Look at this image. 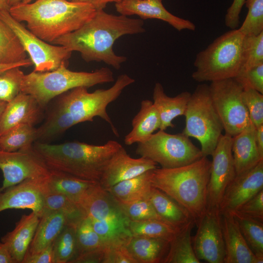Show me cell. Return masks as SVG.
I'll return each instance as SVG.
<instances>
[{
  "label": "cell",
  "instance_id": "6da1fadb",
  "mask_svg": "<svg viewBox=\"0 0 263 263\" xmlns=\"http://www.w3.org/2000/svg\"><path fill=\"white\" fill-rule=\"evenodd\" d=\"M135 80L123 74L119 75L114 84L107 89H97L90 93L87 88L79 87L63 94L55 104L44 122L37 128L40 141L49 140L65 132L78 123L93 121L99 117L108 123L113 133L118 132L107 113L108 105L115 101L127 86Z\"/></svg>",
  "mask_w": 263,
  "mask_h": 263
},
{
  "label": "cell",
  "instance_id": "7a4b0ae2",
  "mask_svg": "<svg viewBox=\"0 0 263 263\" xmlns=\"http://www.w3.org/2000/svg\"><path fill=\"white\" fill-rule=\"evenodd\" d=\"M145 32L141 19L96 10L95 15L77 30L63 35L51 43L63 46L71 52L80 53L87 62H103L118 70L127 57L116 55L113 50L115 41L127 35Z\"/></svg>",
  "mask_w": 263,
  "mask_h": 263
},
{
  "label": "cell",
  "instance_id": "3957f363",
  "mask_svg": "<svg viewBox=\"0 0 263 263\" xmlns=\"http://www.w3.org/2000/svg\"><path fill=\"white\" fill-rule=\"evenodd\" d=\"M8 11L19 22H26L27 28L34 34L51 43L80 28L96 10L90 4L69 0H35L19 2Z\"/></svg>",
  "mask_w": 263,
  "mask_h": 263
},
{
  "label": "cell",
  "instance_id": "277c9868",
  "mask_svg": "<svg viewBox=\"0 0 263 263\" xmlns=\"http://www.w3.org/2000/svg\"><path fill=\"white\" fill-rule=\"evenodd\" d=\"M122 146L114 140L102 145L78 141L59 144L38 142L33 148L49 170L99 182L110 160Z\"/></svg>",
  "mask_w": 263,
  "mask_h": 263
},
{
  "label": "cell",
  "instance_id": "5b68a950",
  "mask_svg": "<svg viewBox=\"0 0 263 263\" xmlns=\"http://www.w3.org/2000/svg\"><path fill=\"white\" fill-rule=\"evenodd\" d=\"M211 161L207 156L186 165L157 168L151 172V186L184 207L197 226L207 212V191Z\"/></svg>",
  "mask_w": 263,
  "mask_h": 263
},
{
  "label": "cell",
  "instance_id": "8992f818",
  "mask_svg": "<svg viewBox=\"0 0 263 263\" xmlns=\"http://www.w3.org/2000/svg\"><path fill=\"white\" fill-rule=\"evenodd\" d=\"M68 64L63 63L50 71L24 74L21 92L32 96L43 108L53 98L74 88H88L114 80L113 72L107 67L92 72H76L68 69Z\"/></svg>",
  "mask_w": 263,
  "mask_h": 263
},
{
  "label": "cell",
  "instance_id": "52a82bcc",
  "mask_svg": "<svg viewBox=\"0 0 263 263\" xmlns=\"http://www.w3.org/2000/svg\"><path fill=\"white\" fill-rule=\"evenodd\" d=\"M244 38L239 29L217 37L196 55L192 79L202 83L236 77L241 67Z\"/></svg>",
  "mask_w": 263,
  "mask_h": 263
},
{
  "label": "cell",
  "instance_id": "ba28073f",
  "mask_svg": "<svg viewBox=\"0 0 263 263\" xmlns=\"http://www.w3.org/2000/svg\"><path fill=\"white\" fill-rule=\"evenodd\" d=\"M78 205L107 246L125 244L132 236L129 229L130 220L117 201L99 184Z\"/></svg>",
  "mask_w": 263,
  "mask_h": 263
},
{
  "label": "cell",
  "instance_id": "9c48e42d",
  "mask_svg": "<svg viewBox=\"0 0 263 263\" xmlns=\"http://www.w3.org/2000/svg\"><path fill=\"white\" fill-rule=\"evenodd\" d=\"M184 116L182 133L199 142L204 156H211L224 128L212 102L209 85L200 84L191 93Z\"/></svg>",
  "mask_w": 263,
  "mask_h": 263
},
{
  "label": "cell",
  "instance_id": "30bf717a",
  "mask_svg": "<svg viewBox=\"0 0 263 263\" xmlns=\"http://www.w3.org/2000/svg\"><path fill=\"white\" fill-rule=\"evenodd\" d=\"M135 152L140 157L159 164L164 169L185 166L204 156L201 149L182 132L170 134L162 130L138 143Z\"/></svg>",
  "mask_w": 263,
  "mask_h": 263
},
{
  "label": "cell",
  "instance_id": "8fae6325",
  "mask_svg": "<svg viewBox=\"0 0 263 263\" xmlns=\"http://www.w3.org/2000/svg\"><path fill=\"white\" fill-rule=\"evenodd\" d=\"M209 89L225 134L235 136L251 123L243 98V87L231 78L211 82Z\"/></svg>",
  "mask_w": 263,
  "mask_h": 263
},
{
  "label": "cell",
  "instance_id": "7c38bea8",
  "mask_svg": "<svg viewBox=\"0 0 263 263\" xmlns=\"http://www.w3.org/2000/svg\"><path fill=\"white\" fill-rule=\"evenodd\" d=\"M0 19L19 39L34 65V71H50L56 69L63 63H68L72 52L65 47L51 44L41 39L13 18L8 10L0 11Z\"/></svg>",
  "mask_w": 263,
  "mask_h": 263
},
{
  "label": "cell",
  "instance_id": "4fadbf2b",
  "mask_svg": "<svg viewBox=\"0 0 263 263\" xmlns=\"http://www.w3.org/2000/svg\"><path fill=\"white\" fill-rule=\"evenodd\" d=\"M232 143V137L222 135L211 155L207 191V210H219L224 193L236 175Z\"/></svg>",
  "mask_w": 263,
  "mask_h": 263
},
{
  "label": "cell",
  "instance_id": "5bb4252c",
  "mask_svg": "<svg viewBox=\"0 0 263 263\" xmlns=\"http://www.w3.org/2000/svg\"><path fill=\"white\" fill-rule=\"evenodd\" d=\"M0 169L3 175L2 191L25 180L46 176L50 172L33 146L15 151L0 149Z\"/></svg>",
  "mask_w": 263,
  "mask_h": 263
},
{
  "label": "cell",
  "instance_id": "9a60e30c",
  "mask_svg": "<svg viewBox=\"0 0 263 263\" xmlns=\"http://www.w3.org/2000/svg\"><path fill=\"white\" fill-rule=\"evenodd\" d=\"M197 227L192 243L197 258L209 263H224L225 247L219 210H207Z\"/></svg>",
  "mask_w": 263,
  "mask_h": 263
},
{
  "label": "cell",
  "instance_id": "2e32d148",
  "mask_svg": "<svg viewBox=\"0 0 263 263\" xmlns=\"http://www.w3.org/2000/svg\"><path fill=\"white\" fill-rule=\"evenodd\" d=\"M46 177L25 180L2 192L0 212L8 209H29L40 218L43 213L44 197L47 193Z\"/></svg>",
  "mask_w": 263,
  "mask_h": 263
},
{
  "label": "cell",
  "instance_id": "e0dca14e",
  "mask_svg": "<svg viewBox=\"0 0 263 263\" xmlns=\"http://www.w3.org/2000/svg\"><path fill=\"white\" fill-rule=\"evenodd\" d=\"M263 189V159L251 169L236 175L227 187L221 204V213L237 210Z\"/></svg>",
  "mask_w": 263,
  "mask_h": 263
},
{
  "label": "cell",
  "instance_id": "ac0fdd59",
  "mask_svg": "<svg viewBox=\"0 0 263 263\" xmlns=\"http://www.w3.org/2000/svg\"><path fill=\"white\" fill-rule=\"evenodd\" d=\"M155 162L140 157L133 158L122 146L110 160L99 182L100 186L107 190L114 185L156 169Z\"/></svg>",
  "mask_w": 263,
  "mask_h": 263
},
{
  "label": "cell",
  "instance_id": "d6986e66",
  "mask_svg": "<svg viewBox=\"0 0 263 263\" xmlns=\"http://www.w3.org/2000/svg\"><path fill=\"white\" fill-rule=\"evenodd\" d=\"M119 14L130 16L137 15L142 19H158L167 22L174 28L195 31V25L191 21L176 16L164 7L162 0H121L115 3Z\"/></svg>",
  "mask_w": 263,
  "mask_h": 263
},
{
  "label": "cell",
  "instance_id": "ffe728a7",
  "mask_svg": "<svg viewBox=\"0 0 263 263\" xmlns=\"http://www.w3.org/2000/svg\"><path fill=\"white\" fill-rule=\"evenodd\" d=\"M42 109L32 96L20 92L6 104L0 119V135L19 124L34 126L41 119Z\"/></svg>",
  "mask_w": 263,
  "mask_h": 263
},
{
  "label": "cell",
  "instance_id": "44dd1931",
  "mask_svg": "<svg viewBox=\"0 0 263 263\" xmlns=\"http://www.w3.org/2000/svg\"><path fill=\"white\" fill-rule=\"evenodd\" d=\"M221 214L225 247L224 263H258L232 214L230 212Z\"/></svg>",
  "mask_w": 263,
  "mask_h": 263
},
{
  "label": "cell",
  "instance_id": "7402d4cb",
  "mask_svg": "<svg viewBox=\"0 0 263 263\" xmlns=\"http://www.w3.org/2000/svg\"><path fill=\"white\" fill-rule=\"evenodd\" d=\"M39 220L40 217L34 211L23 215L14 229L1 237V241L7 246L15 263H22Z\"/></svg>",
  "mask_w": 263,
  "mask_h": 263
},
{
  "label": "cell",
  "instance_id": "603a6c76",
  "mask_svg": "<svg viewBox=\"0 0 263 263\" xmlns=\"http://www.w3.org/2000/svg\"><path fill=\"white\" fill-rule=\"evenodd\" d=\"M255 127L251 123L232 137V152L236 174H240L255 166L262 158L255 140Z\"/></svg>",
  "mask_w": 263,
  "mask_h": 263
},
{
  "label": "cell",
  "instance_id": "cb8c5ba5",
  "mask_svg": "<svg viewBox=\"0 0 263 263\" xmlns=\"http://www.w3.org/2000/svg\"><path fill=\"white\" fill-rule=\"evenodd\" d=\"M191 93L185 91L174 97L167 95L162 84H155L153 90V104L160 116L159 130L173 128L172 121L176 117L184 115Z\"/></svg>",
  "mask_w": 263,
  "mask_h": 263
},
{
  "label": "cell",
  "instance_id": "d4e9b609",
  "mask_svg": "<svg viewBox=\"0 0 263 263\" xmlns=\"http://www.w3.org/2000/svg\"><path fill=\"white\" fill-rule=\"evenodd\" d=\"M99 184L98 182L82 179L55 170H50L46 178L47 193L64 195L78 204L93 188Z\"/></svg>",
  "mask_w": 263,
  "mask_h": 263
},
{
  "label": "cell",
  "instance_id": "484cf974",
  "mask_svg": "<svg viewBox=\"0 0 263 263\" xmlns=\"http://www.w3.org/2000/svg\"><path fill=\"white\" fill-rule=\"evenodd\" d=\"M68 224L66 216L57 211L45 212L40 218L26 254L40 252L52 244Z\"/></svg>",
  "mask_w": 263,
  "mask_h": 263
},
{
  "label": "cell",
  "instance_id": "4316f807",
  "mask_svg": "<svg viewBox=\"0 0 263 263\" xmlns=\"http://www.w3.org/2000/svg\"><path fill=\"white\" fill-rule=\"evenodd\" d=\"M169 244L164 239L132 236L125 246L137 263H163Z\"/></svg>",
  "mask_w": 263,
  "mask_h": 263
},
{
  "label": "cell",
  "instance_id": "83f0119b",
  "mask_svg": "<svg viewBox=\"0 0 263 263\" xmlns=\"http://www.w3.org/2000/svg\"><path fill=\"white\" fill-rule=\"evenodd\" d=\"M160 124V116L153 102L149 99L143 100L139 111L132 120V129L125 136V144L131 145L144 142L159 129Z\"/></svg>",
  "mask_w": 263,
  "mask_h": 263
},
{
  "label": "cell",
  "instance_id": "f1b7e54d",
  "mask_svg": "<svg viewBox=\"0 0 263 263\" xmlns=\"http://www.w3.org/2000/svg\"><path fill=\"white\" fill-rule=\"evenodd\" d=\"M147 198L156 212L167 223L182 228L194 222L184 207L161 190L152 187Z\"/></svg>",
  "mask_w": 263,
  "mask_h": 263
},
{
  "label": "cell",
  "instance_id": "f546056e",
  "mask_svg": "<svg viewBox=\"0 0 263 263\" xmlns=\"http://www.w3.org/2000/svg\"><path fill=\"white\" fill-rule=\"evenodd\" d=\"M152 170L120 182L106 190L118 203H128L147 198L152 187L150 182Z\"/></svg>",
  "mask_w": 263,
  "mask_h": 263
},
{
  "label": "cell",
  "instance_id": "4dcf8cb0",
  "mask_svg": "<svg viewBox=\"0 0 263 263\" xmlns=\"http://www.w3.org/2000/svg\"><path fill=\"white\" fill-rule=\"evenodd\" d=\"M194 222L183 227L170 242L168 252L163 263H200L192 243L191 232Z\"/></svg>",
  "mask_w": 263,
  "mask_h": 263
},
{
  "label": "cell",
  "instance_id": "1f68e13d",
  "mask_svg": "<svg viewBox=\"0 0 263 263\" xmlns=\"http://www.w3.org/2000/svg\"><path fill=\"white\" fill-rule=\"evenodd\" d=\"M236 220L248 245L257 259L263 263V222L247 217L237 210L230 211Z\"/></svg>",
  "mask_w": 263,
  "mask_h": 263
},
{
  "label": "cell",
  "instance_id": "d6a6232c",
  "mask_svg": "<svg viewBox=\"0 0 263 263\" xmlns=\"http://www.w3.org/2000/svg\"><path fill=\"white\" fill-rule=\"evenodd\" d=\"M37 140V131L33 125L20 124L0 135V149L15 151L33 146Z\"/></svg>",
  "mask_w": 263,
  "mask_h": 263
},
{
  "label": "cell",
  "instance_id": "836d02e7",
  "mask_svg": "<svg viewBox=\"0 0 263 263\" xmlns=\"http://www.w3.org/2000/svg\"><path fill=\"white\" fill-rule=\"evenodd\" d=\"M182 228L156 219L130 221L129 222V229L132 236L159 238L169 242L173 239Z\"/></svg>",
  "mask_w": 263,
  "mask_h": 263
},
{
  "label": "cell",
  "instance_id": "e575fe53",
  "mask_svg": "<svg viewBox=\"0 0 263 263\" xmlns=\"http://www.w3.org/2000/svg\"><path fill=\"white\" fill-rule=\"evenodd\" d=\"M26 58L27 53L19 39L0 19V63H17Z\"/></svg>",
  "mask_w": 263,
  "mask_h": 263
},
{
  "label": "cell",
  "instance_id": "d590c367",
  "mask_svg": "<svg viewBox=\"0 0 263 263\" xmlns=\"http://www.w3.org/2000/svg\"><path fill=\"white\" fill-rule=\"evenodd\" d=\"M52 211L62 212L67 218L68 224L75 226L85 217L78 204L58 193H47L44 197L43 213Z\"/></svg>",
  "mask_w": 263,
  "mask_h": 263
},
{
  "label": "cell",
  "instance_id": "8d00e7d4",
  "mask_svg": "<svg viewBox=\"0 0 263 263\" xmlns=\"http://www.w3.org/2000/svg\"><path fill=\"white\" fill-rule=\"evenodd\" d=\"M75 228L68 224L53 242L55 263H72L77 256Z\"/></svg>",
  "mask_w": 263,
  "mask_h": 263
},
{
  "label": "cell",
  "instance_id": "74e56055",
  "mask_svg": "<svg viewBox=\"0 0 263 263\" xmlns=\"http://www.w3.org/2000/svg\"><path fill=\"white\" fill-rule=\"evenodd\" d=\"M78 255L105 248L107 246L85 216L76 226Z\"/></svg>",
  "mask_w": 263,
  "mask_h": 263
},
{
  "label": "cell",
  "instance_id": "f35d334b",
  "mask_svg": "<svg viewBox=\"0 0 263 263\" xmlns=\"http://www.w3.org/2000/svg\"><path fill=\"white\" fill-rule=\"evenodd\" d=\"M262 63H263V32L255 36H245L239 73Z\"/></svg>",
  "mask_w": 263,
  "mask_h": 263
},
{
  "label": "cell",
  "instance_id": "ab89813d",
  "mask_svg": "<svg viewBox=\"0 0 263 263\" xmlns=\"http://www.w3.org/2000/svg\"><path fill=\"white\" fill-rule=\"evenodd\" d=\"M247 14L238 28L245 36H255L263 32V0H246Z\"/></svg>",
  "mask_w": 263,
  "mask_h": 263
},
{
  "label": "cell",
  "instance_id": "60d3db41",
  "mask_svg": "<svg viewBox=\"0 0 263 263\" xmlns=\"http://www.w3.org/2000/svg\"><path fill=\"white\" fill-rule=\"evenodd\" d=\"M20 68L8 69L0 75V101L7 103L21 92L24 74Z\"/></svg>",
  "mask_w": 263,
  "mask_h": 263
},
{
  "label": "cell",
  "instance_id": "b9f144b4",
  "mask_svg": "<svg viewBox=\"0 0 263 263\" xmlns=\"http://www.w3.org/2000/svg\"><path fill=\"white\" fill-rule=\"evenodd\" d=\"M118 204L130 221L156 219L166 222L156 212L147 197L128 203Z\"/></svg>",
  "mask_w": 263,
  "mask_h": 263
},
{
  "label": "cell",
  "instance_id": "7bdbcfd3",
  "mask_svg": "<svg viewBox=\"0 0 263 263\" xmlns=\"http://www.w3.org/2000/svg\"><path fill=\"white\" fill-rule=\"evenodd\" d=\"M243 98L251 123L255 127L263 125V94L252 89H244Z\"/></svg>",
  "mask_w": 263,
  "mask_h": 263
},
{
  "label": "cell",
  "instance_id": "ee69618b",
  "mask_svg": "<svg viewBox=\"0 0 263 263\" xmlns=\"http://www.w3.org/2000/svg\"><path fill=\"white\" fill-rule=\"evenodd\" d=\"M236 80L243 89H252L263 94V63L240 73Z\"/></svg>",
  "mask_w": 263,
  "mask_h": 263
},
{
  "label": "cell",
  "instance_id": "f6af8a7d",
  "mask_svg": "<svg viewBox=\"0 0 263 263\" xmlns=\"http://www.w3.org/2000/svg\"><path fill=\"white\" fill-rule=\"evenodd\" d=\"M236 210L247 217L263 222V189Z\"/></svg>",
  "mask_w": 263,
  "mask_h": 263
},
{
  "label": "cell",
  "instance_id": "bcb514c9",
  "mask_svg": "<svg viewBox=\"0 0 263 263\" xmlns=\"http://www.w3.org/2000/svg\"><path fill=\"white\" fill-rule=\"evenodd\" d=\"M103 263H137L131 256L125 244L106 246Z\"/></svg>",
  "mask_w": 263,
  "mask_h": 263
},
{
  "label": "cell",
  "instance_id": "7dc6e473",
  "mask_svg": "<svg viewBox=\"0 0 263 263\" xmlns=\"http://www.w3.org/2000/svg\"><path fill=\"white\" fill-rule=\"evenodd\" d=\"M246 0H233L227 10L225 23L230 29H237L240 24V14Z\"/></svg>",
  "mask_w": 263,
  "mask_h": 263
},
{
  "label": "cell",
  "instance_id": "c3c4849f",
  "mask_svg": "<svg viewBox=\"0 0 263 263\" xmlns=\"http://www.w3.org/2000/svg\"><path fill=\"white\" fill-rule=\"evenodd\" d=\"M22 263H55L53 244L40 252L25 254Z\"/></svg>",
  "mask_w": 263,
  "mask_h": 263
},
{
  "label": "cell",
  "instance_id": "681fc988",
  "mask_svg": "<svg viewBox=\"0 0 263 263\" xmlns=\"http://www.w3.org/2000/svg\"><path fill=\"white\" fill-rule=\"evenodd\" d=\"M105 248L79 255L72 263H103Z\"/></svg>",
  "mask_w": 263,
  "mask_h": 263
},
{
  "label": "cell",
  "instance_id": "f907efd6",
  "mask_svg": "<svg viewBox=\"0 0 263 263\" xmlns=\"http://www.w3.org/2000/svg\"><path fill=\"white\" fill-rule=\"evenodd\" d=\"M75 2H83L92 5L96 10H104L107 5L110 3H115L120 2L121 0H69Z\"/></svg>",
  "mask_w": 263,
  "mask_h": 263
},
{
  "label": "cell",
  "instance_id": "816d5d0a",
  "mask_svg": "<svg viewBox=\"0 0 263 263\" xmlns=\"http://www.w3.org/2000/svg\"><path fill=\"white\" fill-rule=\"evenodd\" d=\"M0 263H15L6 245L0 241Z\"/></svg>",
  "mask_w": 263,
  "mask_h": 263
},
{
  "label": "cell",
  "instance_id": "f5cc1de1",
  "mask_svg": "<svg viewBox=\"0 0 263 263\" xmlns=\"http://www.w3.org/2000/svg\"><path fill=\"white\" fill-rule=\"evenodd\" d=\"M255 140L259 154L263 158V125L255 127Z\"/></svg>",
  "mask_w": 263,
  "mask_h": 263
},
{
  "label": "cell",
  "instance_id": "db71d44e",
  "mask_svg": "<svg viewBox=\"0 0 263 263\" xmlns=\"http://www.w3.org/2000/svg\"><path fill=\"white\" fill-rule=\"evenodd\" d=\"M32 62L30 58H27L26 59L17 63L14 64H0V75L5 71L14 68L27 67L31 65Z\"/></svg>",
  "mask_w": 263,
  "mask_h": 263
},
{
  "label": "cell",
  "instance_id": "11a10c76",
  "mask_svg": "<svg viewBox=\"0 0 263 263\" xmlns=\"http://www.w3.org/2000/svg\"><path fill=\"white\" fill-rule=\"evenodd\" d=\"M9 7L8 5L7 0H0V11L3 10H9Z\"/></svg>",
  "mask_w": 263,
  "mask_h": 263
},
{
  "label": "cell",
  "instance_id": "9f6ffc18",
  "mask_svg": "<svg viewBox=\"0 0 263 263\" xmlns=\"http://www.w3.org/2000/svg\"><path fill=\"white\" fill-rule=\"evenodd\" d=\"M21 1V0H7V2L9 7L20 2Z\"/></svg>",
  "mask_w": 263,
  "mask_h": 263
},
{
  "label": "cell",
  "instance_id": "6f0895ef",
  "mask_svg": "<svg viewBox=\"0 0 263 263\" xmlns=\"http://www.w3.org/2000/svg\"><path fill=\"white\" fill-rule=\"evenodd\" d=\"M7 103L2 101H0V119L1 115L5 108Z\"/></svg>",
  "mask_w": 263,
  "mask_h": 263
},
{
  "label": "cell",
  "instance_id": "680465c9",
  "mask_svg": "<svg viewBox=\"0 0 263 263\" xmlns=\"http://www.w3.org/2000/svg\"><path fill=\"white\" fill-rule=\"evenodd\" d=\"M35 0H21L20 2L26 3H29L31 2H32L33 1H34Z\"/></svg>",
  "mask_w": 263,
  "mask_h": 263
},
{
  "label": "cell",
  "instance_id": "91938a15",
  "mask_svg": "<svg viewBox=\"0 0 263 263\" xmlns=\"http://www.w3.org/2000/svg\"><path fill=\"white\" fill-rule=\"evenodd\" d=\"M2 191H1V189H0V195H1V193H2Z\"/></svg>",
  "mask_w": 263,
  "mask_h": 263
}]
</instances>
